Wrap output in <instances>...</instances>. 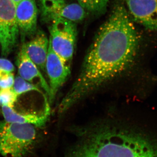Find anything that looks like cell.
Instances as JSON below:
<instances>
[{
	"label": "cell",
	"instance_id": "cell-1",
	"mask_svg": "<svg viewBox=\"0 0 157 157\" xmlns=\"http://www.w3.org/2000/svg\"><path fill=\"white\" fill-rule=\"evenodd\" d=\"M141 40L123 4H116L86 55L80 72L59 105L63 114L75 104L137 64Z\"/></svg>",
	"mask_w": 157,
	"mask_h": 157
},
{
	"label": "cell",
	"instance_id": "cell-16",
	"mask_svg": "<svg viewBox=\"0 0 157 157\" xmlns=\"http://www.w3.org/2000/svg\"><path fill=\"white\" fill-rule=\"evenodd\" d=\"M14 76L13 73L0 75V89L11 88L13 87Z\"/></svg>",
	"mask_w": 157,
	"mask_h": 157
},
{
	"label": "cell",
	"instance_id": "cell-8",
	"mask_svg": "<svg viewBox=\"0 0 157 157\" xmlns=\"http://www.w3.org/2000/svg\"><path fill=\"white\" fill-rule=\"evenodd\" d=\"M129 14L147 30L157 33V0H125Z\"/></svg>",
	"mask_w": 157,
	"mask_h": 157
},
{
	"label": "cell",
	"instance_id": "cell-6",
	"mask_svg": "<svg viewBox=\"0 0 157 157\" xmlns=\"http://www.w3.org/2000/svg\"><path fill=\"white\" fill-rule=\"evenodd\" d=\"M41 18L45 23L63 18L73 22H80L84 19L87 12L78 3H56L41 0L39 3Z\"/></svg>",
	"mask_w": 157,
	"mask_h": 157
},
{
	"label": "cell",
	"instance_id": "cell-18",
	"mask_svg": "<svg viewBox=\"0 0 157 157\" xmlns=\"http://www.w3.org/2000/svg\"><path fill=\"white\" fill-rule=\"evenodd\" d=\"M46 1L56 3L64 2H66V0H46Z\"/></svg>",
	"mask_w": 157,
	"mask_h": 157
},
{
	"label": "cell",
	"instance_id": "cell-14",
	"mask_svg": "<svg viewBox=\"0 0 157 157\" xmlns=\"http://www.w3.org/2000/svg\"><path fill=\"white\" fill-rule=\"evenodd\" d=\"M12 88L18 96L30 91H36L42 94L38 86L32 84L31 82L27 81L20 76L14 77V84Z\"/></svg>",
	"mask_w": 157,
	"mask_h": 157
},
{
	"label": "cell",
	"instance_id": "cell-19",
	"mask_svg": "<svg viewBox=\"0 0 157 157\" xmlns=\"http://www.w3.org/2000/svg\"><path fill=\"white\" fill-rule=\"evenodd\" d=\"M12 1L14 2L15 3V5L17 6L22 1V0H12Z\"/></svg>",
	"mask_w": 157,
	"mask_h": 157
},
{
	"label": "cell",
	"instance_id": "cell-4",
	"mask_svg": "<svg viewBox=\"0 0 157 157\" xmlns=\"http://www.w3.org/2000/svg\"><path fill=\"white\" fill-rule=\"evenodd\" d=\"M51 23L49 41L52 48L70 66L73 59L77 36L76 23L59 18Z\"/></svg>",
	"mask_w": 157,
	"mask_h": 157
},
{
	"label": "cell",
	"instance_id": "cell-15",
	"mask_svg": "<svg viewBox=\"0 0 157 157\" xmlns=\"http://www.w3.org/2000/svg\"><path fill=\"white\" fill-rule=\"evenodd\" d=\"M18 97L12 87L0 89V106L13 108Z\"/></svg>",
	"mask_w": 157,
	"mask_h": 157
},
{
	"label": "cell",
	"instance_id": "cell-3",
	"mask_svg": "<svg viewBox=\"0 0 157 157\" xmlns=\"http://www.w3.org/2000/svg\"><path fill=\"white\" fill-rule=\"evenodd\" d=\"M36 127L0 121V155L3 157H25L33 146Z\"/></svg>",
	"mask_w": 157,
	"mask_h": 157
},
{
	"label": "cell",
	"instance_id": "cell-12",
	"mask_svg": "<svg viewBox=\"0 0 157 157\" xmlns=\"http://www.w3.org/2000/svg\"><path fill=\"white\" fill-rule=\"evenodd\" d=\"M1 111L4 120L6 121L33 125L39 128H42L45 126L49 115V113H45L40 115L31 113H20L15 111L13 108L8 107H2Z\"/></svg>",
	"mask_w": 157,
	"mask_h": 157
},
{
	"label": "cell",
	"instance_id": "cell-9",
	"mask_svg": "<svg viewBox=\"0 0 157 157\" xmlns=\"http://www.w3.org/2000/svg\"><path fill=\"white\" fill-rule=\"evenodd\" d=\"M38 15L36 0H22L16 6V21L23 42L36 33Z\"/></svg>",
	"mask_w": 157,
	"mask_h": 157
},
{
	"label": "cell",
	"instance_id": "cell-11",
	"mask_svg": "<svg viewBox=\"0 0 157 157\" xmlns=\"http://www.w3.org/2000/svg\"><path fill=\"white\" fill-rule=\"evenodd\" d=\"M49 40L45 33L39 31L29 42L25 43L26 51L39 69L45 70Z\"/></svg>",
	"mask_w": 157,
	"mask_h": 157
},
{
	"label": "cell",
	"instance_id": "cell-2",
	"mask_svg": "<svg viewBox=\"0 0 157 157\" xmlns=\"http://www.w3.org/2000/svg\"><path fill=\"white\" fill-rule=\"evenodd\" d=\"M75 140L63 157H157V144L143 132L101 121L74 130Z\"/></svg>",
	"mask_w": 157,
	"mask_h": 157
},
{
	"label": "cell",
	"instance_id": "cell-5",
	"mask_svg": "<svg viewBox=\"0 0 157 157\" xmlns=\"http://www.w3.org/2000/svg\"><path fill=\"white\" fill-rule=\"evenodd\" d=\"M16 9L12 0H0V44L3 56H8L17 44L19 32Z\"/></svg>",
	"mask_w": 157,
	"mask_h": 157
},
{
	"label": "cell",
	"instance_id": "cell-17",
	"mask_svg": "<svg viewBox=\"0 0 157 157\" xmlns=\"http://www.w3.org/2000/svg\"><path fill=\"white\" fill-rule=\"evenodd\" d=\"M14 70V65L10 61L6 59L0 58V75L13 73Z\"/></svg>",
	"mask_w": 157,
	"mask_h": 157
},
{
	"label": "cell",
	"instance_id": "cell-7",
	"mask_svg": "<svg viewBox=\"0 0 157 157\" xmlns=\"http://www.w3.org/2000/svg\"><path fill=\"white\" fill-rule=\"evenodd\" d=\"M45 71L49 78V102L52 103L59 90L70 76V67L54 52L49 41Z\"/></svg>",
	"mask_w": 157,
	"mask_h": 157
},
{
	"label": "cell",
	"instance_id": "cell-10",
	"mask_svg": "<svg viewBox=\"0 0 157 157\" xmlns=\"http://www.w3.org/2000/svg\"><path fill=\"white\" fill-rule=\"evenodd\" d=\"M17 65L19 76L31 82L35 78H39L42 88L45 90L48 95H49V85L39 70V68L31 59L27 53L25 42L23 43L18 53Z\"/></svg>",
	"mask_w": 157,
	"mask_h": 157
},
{
	"label": "cell",
	"instance_id": "cell-13",
	"mask_svg": "<svg viewBox=\"0 0 157 157\" xmlns=\"http://www.w3.org/2000/svg\"><path fill=\"white\" fill-rule=\"evenodd\" d=\"M110 0H77L78 3L86 12L100 14L106 11Z\"/></svg>",
	"mask_w": 157,
	"mask_h": 157
}]
</instances>
